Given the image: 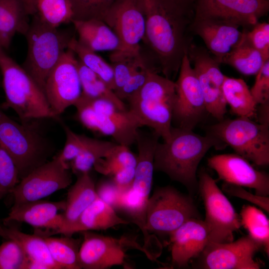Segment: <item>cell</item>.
Wrapping results in <instances>:
<instances>
[{
  "mask_svg": "<svg viewBox=\"0 0 269 269\" xmlns=\"http://www.w3.org/2000/svg\"><path fill=\"white\" fill-rule=\"evenodd\" d=\"M141 1L145 19L142 41L159 73L172 80L178 73L182 58L192 43L188 33L193 14L173 0Z\"/></svg>",
  "mask_w": 269,
  "mask_h": 269,
  "instance_id": "obj_1",
  "label": "cell"
},
{
  "mask_svg": "<svg viewBox=\"0 0 269 269\" xmlns=\"http://www.w3.org/2000/svg\"><path fill=\"white\" fill-rule=\"evenodd\" d=\"M226 146L217 138L207 134L204 136L193 130L172 127L166 141L157 142L154 154V170L167 174L172 180L184 185L190 192L198 187V166L212 147Z\"/></svg>",
  "mask_w": 269,
  "mask_h": 269,
  "instance_id": "obj_2",
  "label": "cell"
},
{
  "mask_svg": "<svg viewBox=\"0 0 269 269\" xmlns=\"http://www.w3.org/2000/svg\"><path fill=\"white\" fill-rule=\"evenodd\" d=\"M0 70L5 94L0 105L3 110L11 109L23 122L54 118L43 91L1 47Z\"/></svg>",
  "mask_w": 269,
  "mask_h": 269,
  "instance_id": "obj_3",
  "label": "cell"
},
{
  "mask_svg": "<svg viewBox=\"0 0 269 269\" xmlns=\"http://www.w3.org/2000/svg\"><path fill=\"white\" fill-rule=\"evenodd\" d=\"M175 95L174 81L151 72L142 88L127 101L128 109L142 127L151 128L163 141H166L172 127Z\"/></svg>",
  "mask_w": 269,
  "mask_h": 269,
  "instance_id": "obj_4",
  "label": "cell"
},
{
  "mask_svg": "<svg viewBox=\"0 0 269 269\" xmlns=\"http://www.w3.org/2000/svg\"><path fill=\"white\" fill-rule=\"evenodd\" d=\"M30 122L19 123L13 120L0 106V145L13 159L20 179L46 162L53 150L48 140Z\"/></svg>",
  "mask_w": 269,
  "mask_h": 269,
  "instance_id": "obj_5",
  "label": "cell"
},
{
  "mask_svg": "<svg viewBox=\"0 0 269 269\" xmlns=\"http://www.w3.org/2000/svg\"><path fill=\"white\" fill-rule=\"evenodd\" d=\"M33 15L24 35L27 52L22 67L43 91L48 76L74 35L70 30L49 27Z\"/></svg>",
  "mask_w": 269,
  "mask_h": 269,
  "instance_id": "obj_6",
  "label": "cell"
},
{
  "mask_svg": "<svg viewBox=\"0 0 269 269\" xmlns=\"http://www.w3.org/2000/svg\"><path fill=\"white\" fill-rule=\"evenodd\" d=\"M74 106L76 119L86 128L111 136L119 144L130 146L135 143L142 126L129 109L122 110L107 100L82 96Z\"/></svg>",
  "mask_w": 269,
  "mask_h": 269,
  "instance_id": "obj_7",
  "label": "cell"
},
{
  "mask_svg": "<svg viewBox=\"0 0 269 269\" xmlns=\"http://www.w3.org/2000/svg\"><path fill=\"white\" fill-rule=\"evenodd\" d=\"M207 134L256 165H269V126L238 117L219 121L209 127Z\"/></svg>",
  "mask_w": 269,
  "mask_h": 269,
  "instance_id": "obj_8",
  "label": "cell"
},
{
  "mask_svg": "<svg viewBox=\"0 0 269 269\" xmlns=\"http://www.w3.org/2000/svg\"><path fill=\"white\" fill-rule=\"evenodd\" d=\"M200 215L193 199L174 187L156 188L145 208V229L170 234L187 220Z\"/></svg>",
  "mask_w": 269,
  "mask_h": 269,
  "instance_id": "obj_9",
  "label": "cell"
},
{
  "mask_svg": "<svg viewBox=\"0 0 269 269\" xmlns=\"http://www.w3.org/2000/svg\"><path fill=\"white\" fill-rule=\"evenodd\" d=\"M198 181L205 209L204 221L209 231V241H233V233L242 226L240 216L208 173L202 171Z\"/></svg>",
  "mask_w": 269,
  "mask_h": 269,
  "instance_id": "obj_10",
  "label": "cell"
},
{
  "mask_svg": "<svg viewBox=\"0 0 269 269\" xmlns=\"http://www.w3.org/2000/svg\"><path fill=\"white\" fill-rule=\"evenodd\" d=\"M68 163L58 156L34 168L19 180L11 193L14 204L41 200L68 187L72 176Z\"/></svg>",
  "mask_w": 269,
  "mask_h": 269,
  "instance_id": "obj_11",
  "label": "cell"
},
{
  "mask_svg": "<svg viewBox=\"0 0 269 269\" xmlns=\"http://www.w3.org/2000/svg\"><path fill=\"white\" fill-rule=\"evenodd\" d=\"M44 93L54 116L57 117L82 95L78 58L68 48L48 76Z\"/></svg>",
  "mask_w": 269,
  "mask_h": 269,
  "instance_id": "obj_12",
  "label": "cell"
},
{
  "mask_svg": "<svg viewBox=\"0 0 269 269\" xmlns=\"http://www.w3.org/2000/svg\"><path fill=\"white\" fill-rule=\"evenodd\" d=\"M178 74L175 82L172 123L175 127L193 130L207 111L198 78L187 54L182 58Z\"/></svg>",
  "mask_w": 269,
  "mask_h": 269,
  "instance_id": "obj_13",
  "label": "cell"
},
{
  "mask_svg": "<svg viewBox=\"0 0 269 269\" xmlns=\"http://www.w3.org/2000/svg\"><path fill=\"white\" fill-rule=\"evenodd\" d=\"M82 233L83 240L79 251L81 269H105L123 265L126 252L129 249L139 250L146 255L145 249L134 238L122 236L116 238L90 231Z\"/></svg>",
  "mask_w": 269,
  "mask_h": 269,
  "instance_id": "obj_14",
  "label": "cell"
},
{
  "mask_svg": "<svg viewBox=\"0 0 269 269\" xmlns=\"http://www.w3.org/2000/svg\"><path fill=\"white\" fill-rule=\"evenodd\" d=\"M187 55L193 64L207 112L219 121L223 120L227 112L222 89L225 75L221 71L220 63L207 49L192 43Z\"/></svg>",
  "mask_w": 269,
  "mask_h": 269,
  "instance_id": "obj_15",
  "label": "cell"
},
{
  "mask_svg": "<svg viewBox=\"0 0 269 269\" xmlns=\"http://www.w3.org/2000/svg\"><path fill=\"white\" fill-rule=\"evenodd\" d=\"M262 245L249 235L227 243L209 241L198 256L197 267L206 269H259L255 259Z\"/></svg>",
  "mask_w": 269,
  "mask_h": 269,
  "instance_id": "obj_16",
  "label": "cell"
},
{
  "mask_svg": "<svg viewBox=\"0 0 269 269\" xmlns=\"http://www.w3.org/2000/svg\"><path fill=\"white\" fill-rule=\"evenodd\" d=\"M105 22L118 36L121 48L117 54L139 53L145 32V14L141 0H119L109 12Z\"/></svg>",
  "mask_w": 269,
  "mask_h": 269,
  "instance_id": "obj_17",
  "label": "cell"
},
{
  "mask_svg": "<svg viewBox=\"0 0 269 269\" xmlns=\"http://www.w3.org/2000/svg\"><path fill=\"white\" fill-rule=\"evenodd\" d=\"M269 11L268 0H195L193 19L225 20L247 29Z\"/></svg>",
  "mask_w": 269,
  "mask_h": 269,
  "instance_id": "obj_18",
  "label": "cell"
},
{
  "mask_svg": "<svg viewBox=\"0 0 269 269\" xmlns=\"http://www.w3.org/2000/svg\"><path fill=\"white\" fill-rule=\"evenodd\" d=\"M207 163L224 182L252 188L257 195L269 196V175L255 168L243 156L236 153L215 155Z\"/></svg>",
  "mask_w": 269,
  "mask_h": 269,
  "instance_id": "obj_19",
  "label": "cell"
},
{
  "mask_svg": "<svg viewBox=\"0 0 269 269\" xmlns=\"http://www.w3.org/2000/svg\"><path fill=\"white\" fill-rule=\"evenodd\" d=\"M234 23L218 19H193L190 31L200 36L207 50L218 60L229 54L242 41L245 28Z\"/></svg>",
  "mask_w": 269,
  "mask_h": 269,
  "instance_id": "obj_20",
  "label": "cell"
},
{
  "mask_svg": "<svg viewBox=\"0 0 269 269\" xmlns=\"http://www.w3.org/2000/svg\"><path fill=\"white\" fill-rule=\"evenodd\" d=\"M169 235L172 264L177 267L198 257L210 241L208 228L200 218L187 220Z\"/></svg>",
  "mask_w": 269,
  "mask_h": 269,
  "instance_id": "obj_21",
  "label": "cell"
},
{
  "mask_svg": "<svg viewBox=\"0 0 269 269\" xmlns=\"http://www.w3.org/2000/svg\"><path fill=\"white\" fill-rule=\"evenodd\" d=\"M65 201L56 202L39 200L13 204L7 216L3 219L4 224L12 222L26 223L33 228L50 230L49 234L57 230L61 221L60 211H64Z\"/></svg>",
  "mask_w": 269,
  "mask_h": 269,
  "instance_id": "obj_22",
  "label": "cell"
},
{
  "mask_svg": "<svg viewBox=\"0 0 269 269\" xmlns=\"http://www.w3.org/2000/svg\"><path fill=\"white\" fill-rule=\"evenodd\" d=\"M159 138L153 132L149 133L138 130L135 141L138 154L132 189L136 197L145 202L152 187L154 154Z\"/></svg>",
  "mask_w": 269,
  "mask_h": 269,
  "instance_id": "obj_23",
  "label": "cell"
},
{
  "mask_svg": "<svg viewBox=\"0 0 269 269\" xmlns=\"http://www.w3.org/2000/svg\"><path fill=\"white\" fill-rule=\"evenodd\" d=\"M129 223L130 221L119 217L113 207L98 196L75 222L58 234L71 236L78 232L106 230Z\"/></svg>",
  "mask_w": 269,
  "mask_h": 269,
  "instance_id": "obj_24",
  "label": "cell"
},
{
  "mask_svg": "<svg viewBox=\"0 0 269 269\" xmlns=\"http://www.w3.org/2000/svg\"><path fill=\"white\" fill-rule=\"evenodd\" d=\"M97 197L96 185L90 172L78 175L76 181L68 191L59 227L47 236L58 234L72 224Z\"/></svg>",
  "mask_w": 269,
  "mask_h": 269,
  "instance_id": "obj_25",
  "label": "cell"
},
{
  "mask_svg": "<svg viewBox=\"0 0 269 269\" xmlns=\"http://www.w3.org/2000/svg\"><path fill=\"white\" fill-rule=\"evenodd\" d=\"M75 30L78 35V42L93 51H118L121 48L120 39L105 22L98 19L73 20Z\"/></svg>",
  "mask_w": 269,
  "mask_h": 269,
  "instance_id": "obj_26",
  "label": "cell"
},
{
  "mask_svg": "<svg viewBox=\"0 0 269 269\" xmlns=\"http://www.w3.org/2000/svg\"><path fill=\"white\" fill-rule=\"evenodd\" d=\"M28 15L23 0H0V47L7 50L16 33L25 35Z\"/></svg>",
  "mask_w": 269,
  "mask_h": 269,
  "instance_id": "obj_27",
  "label": "cell"
},
{
  "mask_svg": "<svg viewBox=\"0 0 269 269\" xmlns=\"http://www.w3.org/2000/svg\"><path fill=\"white\" fill-rule=\"evenodd\" d=\"M4 229L6 239L16 241L27 257L28 269H61L52 259L42 236L23 233L15 227Z\"/></svg>",
  "mask_w": 269,
  "mask_h": 269,
  "instance_id": "obj_28",
  "label": "cell"
},
{
  "mask_svg": "<svg viewBox=\"0 0 269 269\" xmlns=\"http://www.w3.org/2000/svg\"><path fill=\"white\" fill-rule=\"evenodd\" d=\"M222 89L226 103L234 114L239 117L256 118L257 105L244 80L225 75Z\"/></svg>",
  "mask_w": 269,
  "mask_h": 269,
  "instance_id": "obj_29",
  "label": "cell"
},
{
  "mask_svg": "<svg viewBox=\"0 0 269 269\" xmlns=\"http://www.w3.org/2000/svg\"><path fill=\"white\" fill-rule=\"evenodd\" d=\"M229 54L217 60L219 63L230 65L239 72L246 76L256 75L266 61L246 37Z\"/></svg>",
  "mask_w": 269,
  "mask_h": 269,
  "instance_id": "obj_30",
  "label": "cell"
},
{
  "mask_svg": "<svg viewBox=\"0 0 269 269\" xmlns=\"http://www.w3.org/2000/svg\"><path fill=\"white\" fill-rule=\"evenodd\" d=\"M51 256L61 269H81L79 262L80 240L71 236H42Z\"/></svg>",
  "mask_w": 269,
  "mask_h": 269,
  "instance_id": "obj_31",
  "label": "cell"
},
{
  "mask_svg": "<svg viewBox=\"0 0 269 269\" xmlns=\"http://www.w3.org/2000/svg\"><path fill=\"white\" fill-rule=\"evenodd\" d=\"M117 143L84 135V147L69 165L72 171L79 175L89 172L95 163L108 155Z\"/></svg>",
  "mask_w": 269,
  "mask_h": 269,
  "instance_id": "obj_32",
  "label": "cell"
},
{
  "mask_svg": "<svg viewBox=\"0 0 269 269\" xmlns=\"http://www.w3.org/2000/svg\"><path fill=\"white\" fill-rule=\"evenodd\" d=\"M78 69L82 87L81 96L92 99L107 100L122 110L128 109L124 102L117 96L115 92L78 58Z\"/></svg>",
  "mask_w": 269,
  "mask_h": 269,
  "instance_id": "obj_33",
  "label": "cell"
},
{
  "mask_svg": "<svg viewBox=\"0 0 269 269\" xmlns=\"http://www.w3.org/2000/svg\"><path fill=\"white\" fill-rule=\"evenodd\" d=\"M36 14L43 23L52 28L72 23L73 12L70 0H36Z\"/></svg>",
  "mask_w": 269,
  "mask_h": 269,
  "instance_id": "obj_34",
  "label": "cell"
},
{
  "mask_svg": "<svg viewBox=\"0 0 269 269\" xmlns=\"http://www.w3.org/2000/svg\"><path fill=\"white\" fill-rule=\"evenodd\" d=\"M242 225L249 235L260 243L269 255V220L260 209L251 205L244 206L240 213Z\"/></svg>",
  "mask_w": 269,
  "mask_h": 269,
  "instance_id": "obj_35",
  "label": "cell"
},
{
  "mask_svg": "<svg viewBox=\"0 0 269 269\" xmlns=\"http://www.w3.org/2000/svg\"><path fill=\"white\" fill-rule=\"evenodd\" d=\"M68 48L72 50L85 65L93 71L113 91L115 89L113 68L96 52L81 44L74 36L71 40Z\"/></svg>",
  "mask_w": 269,
  "mask_h": 269,
  "instance_id": "obj_36",
  "label": "cell"
},
{
  "mask_svg": "<svg viewBox=\"0 0 269 269\" xmlns=\"http://www.w3.org/2000/svg\"><path fill=\"white\" fill-rule=\"evenodd\" d=\"M137 157L129 146L117 144L109 154L98 160L93 167L104 175L113 176L122 170L135 167Z\"/></svg>",
  "mask_w": 269,
  "mask_h": 269,
  "instance_id": "obj_37",
  "label": "cell"
},
{
  "mask_svg": "<svg viewBox=\"0 0 269 269\" xmlns=\"http://www.w3.org/2000/svg\"><path fill=\"white\" fill-rule=\"evenodd\" d=\"M73 12V20H105L119 0H70ZM72 20V21H73Z\"/></svg>",
  "mask_w": 269,
  "mask_h": 269,
  "instance_id": "obj_38",
  "label": "cell"
},
{
  "mask_svg": "<svg viewBox=\"0 0 269 269\" xmlns=\"http://www.w3.org/2000/svg\"><path fill=\"white\" fill-rule=\"evenodd\" d=\"M113 69L115 94L125 85L134 71L142 64L144 58L141 52L133 55H120L112 53L110 55Z\"/></svg>",
  "mask_w": 269,
  "mask_h": 269,
  "instance_id": "obj_39",
  "label": "cell"
},
{
  "mask_svg": "<svg viewBox=\"0 0 269 269\" xmlns=\"http://www.w3.org/2000/svg\"><path fill=\"white\" fill-rule=\"evenodd\" d=\"M0 245V269H28L29 261L20 245L6 239Z\"/></svg>",
  "mask_w": 269,
  "mask_h": 269,
  "instance_id": "obj_40",
  "label": "cell"
},
{
  "mask_svg": "<svg viewBox=\"0 0 269 269\" xmlns=\"http://www.w3.org/2000/svg\"><path fill=\"white\" fill-rule=\"evenodd\" d=\"M19 179L13 159L0 145V199L7 194L11 193Z\"/></svg>",
  "mask_w": 269,
  "mask_h": 269,
  "instance_id": "obj_41",
  "label": "cell"
},
{
  "mask_svg": "<svg viewBox=\"0 0 269 269\" xmlns=\"http://www.w3.org/2000/svg\"><path fill=\"white\" fill-rule=\"evenodd\" d=\"M151 72L159 73L144 58L143 62L134 71L123 88L116 94L117 96L122 101H128L142 88Z\"/></svg>",
  "mask_w": 269,
  "mask_h": 269,
  "instance_id": "obj_42",
  "label": "cell"
},
{
  "mask_svg": "<svg viewBox=\"0 0 269 269\" xmlns=\"http://www.w3.org/2000/svg\"><path fill=\"white\" fill-rule=\"evenodd\" d=\"M247 39L262 55L264 59L269 60V24L258 22L251 30H245Z\"/></svg>",
  "mask_w": 269,
  "mask_h": 269,
  "instance_id": "obj_43",
  "label": "cell"
},
{
  "mask_svg": "<svg viewBox=\"0 0 269 269\" xmlns=\"http://www.w3.org/2000/svg\"><path fill=\"white\" fill-rule=\"evenodd\" d=\"M62 126L66 139L64 147L58 156L61 160L68 163L82 151L84 144V134H76L65 124H62Z\"/></svg>",
  "mask_w": 269,
  "mask_h": 269,
  "instance_id": "obj_44",
  "label": "cell"
},
{
  "mask_svg": "<svg viewBox=\"0 0 269 269\" xmlns=\"http://www.w3.org/2000/svg\"><path fill=\"white\" fill-rule=\"evenodd\" d=\"M256 75L255 83L250 91L258 105L269 101V60L264 63Z\"/></svg>",
  "mask_w": 269,
  "mask_h": 269,
  "instance_id": "obj_45",
  "label": "cell"
},
{
  "mask_svg": "<svg viewBox=\"0 0 269 269\" xmlns=\"http://www.w3.org/2000/svg\"><path fill=\"white\" fill-rule=\"evenodd\" d=\"M222 190L228 194L246 200L263 209L268 213L269 212V196L254 194L247 191L243 187L224 182Z\"/></svg>",
  "mask_w": 269,
  "mask_h": 269,
  "instance_id": "obj_46",
  "label": "cell"
},
{
  "mask_svg": "<svg viewBox=\"0 0 269 269\" xmlns=\"http://www.w3.org/2000/svg\"><path fill=\"white\" fill-rule=\"evenodd\" d=\"M98 196L114 209L118 208L122 193L111 180L102 181L96 186Z\"/></svg>",
  "mask_w": 269,
  "mask_h": 269,
  "instance_id": "obj_47",
  "label": "cell"
},
{
  "mask_svg": "<svg viewBox=\"0 0 269 269\" xmlns=\"http://www.w3.org/2000/svg\"><path fill=\"white\" fill-rule=\"evenodd\" d=\"M256 119L258 123L269 126V101L257 105Z\"/></svg>",
  "mask_w": 269,
  "mask_h": 269,
  "instance_id": "obj_48",
  "label": "cell"
},
{
  "mask_svg": "<svg viewBox=\"0 0 269 269\" xmlns=\"http://www.w3.org/2000/svg\"><path fill=\"white\" fill-rule=\"evenodd\" d=\"M180 7L186 11L194 14V4L195 0H173Z\"/></svg>",
  "mask_w": 269,
  "mask_h": 269,
  "instance_id": "obj_49",
  "label": "cell"
},
{
  "mask_svg": "<svg viewBox=\"0 0 269 269\" xmlns=\"http://www.w3.org/2000/svg\"><path fill=\"white\" fill-rule=\"evenodd\" d=\"M29 15H34L36 12V0H23Z\"/></svg>",
  "mask_w": 269,
  "mask_h": 269,
  "instance_id": "obj_50",
  "label": "cell"
},
{
  "mask_svg": "<svg viewBox=\"0 0 269 269\" xmlns=\"http://www.w3.org/2000/svg\"><path fill=\"white\" fill-rule=\"evenodd\" d=\"M0 236L6 239L4 227H3L0 223Z\"/></svg>",
  "mask_w": 269,
  "mask_h": 269,
  "instance_id": "obj_51",
  "label": "cell"
},
{
  "mask_svg": "<svg viewBox=\"0 0 269 269\" xmlns=\"http://www.w3.org/2000/svg\"></svg>",
  "mask_w": 269,
  "mask_h": 269,
  "instance_id": "obj_52",
  "label": "cell"
}]
</instances>
